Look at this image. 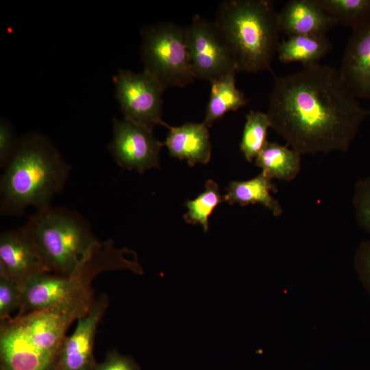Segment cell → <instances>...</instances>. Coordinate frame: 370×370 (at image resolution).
Returning a JSON list of instances; mask_svg holds the SVG:
<instances>
[{
	"mask_svg": "<svg viewBox=\"0 0 370 370\" xmlns=\"http://www.w3.org/2000/svg\"><path fill=\"white\" fill-rule=\"evenodd\" d=\"M267 114L271 128L301 155L347 152L369 116L338 69L319 62L273 73Z\"/></svg>",
	"mask_w": 370,
	"mask_h": 370,
	"instance_id": "1",
	"label": "cell"
},
{
	"mask_svg": "<svg viewBox=\"0 0 370 370\" xmlns=\"http://www.w3.org/2000/svg\"><path fill=\"white\" fill-rule=\"evenodd\" d=\"M93 278L56 304L1 322L0 370H53L66 332L95 298Z\"/></svg>",
	"mask_w": 370,
	"mask_h": 370,
	"instance_id": "2",
	"label": "cell"
},
{
	"mask_svg": "<svg viewBox=\"0 0 370 370\" xmlns=\"http://www.w3.org/2000/svg\"><path fill=\"white\" fill-rule=\"evenodd\" d=\"M0 180V213L21 216L29 206L42 210L64 188L71 166L50 140L29 132L18 147Z\"/></svg>",
	"mask_w": 370,
	"mask_h": 370,
	"instance_id": "3",
	"label": "cell"
},
{
	"mask_svg": "<svg viewBox=\"0 0 370 370\" xmlns=\"http://www.w3.org/2000/svg\"><path fill=\"white\" fill-rule=\"evenodd\" d=\"M278 12L271 0H227L219 4L214 23L238 73L271 71L281 32Z\"/></svg>",
	"mask_w": 370,
	"mask_h": 370,
	"instance_id": "4",
	"label": "cell"
},
{
	"mask_svg": "<svg viewBox=\"0 0 370 370\" xmlns=\"http://www.w3.org/2000/svg\"><path fill=\"white\" fill-rule=\"evenodd\" d=\"M49 272L71 275L97 239L87 220L65 208L50 206L21 227Z\"/></svg>",
	"mask_w": 370,
	"mask_h": 370,
	"instance_id": "5",
	"label": "cell"
},
{
	"mask_svg": "<svg viewBox=\"0 0 370 370\" xmlns=\"http://www.w3.org/2000/svg\"><path fill=\"white\" fill-rule=\"evenodd\" d=\"M140 57L144 69L166 89L184 88L196 79L190 64L186 27L160 22L140 31Z\"/></svg>",
	"mask_w": 370,
	"mask_h": 370,
	"instance_id": "6",
	"label": "cell"
},
{
	"mask_svg": "<svg viewBox=\"0 0 370 370\" xmlns=\"http://www.w3.org/2000/svg\"><path fill=\"white\" fill-rule=\"evenodd\" d=\"M115 94L125 119L153 129L169 125L162 118L165 88L147 70L134 73L119 69L113 77Z\"/></svg>",
	"mask_w": 370,
	"mask_h": 370,
	"instance_id": "7",
	"label": "cell"
},
{
	"mask_svg": "<svg viewBox=\"0 0 370 370\" xmlns=\"http://www.w3.org/2000/svg\"><path fill=\"white\" fill-rule=\"evenodd\" d=\"M186 34L189 61L196 79L211 82L230 72H237L214 22L196 14L186 27Z\"/></svg>",
	"mask_w": 370,
	"mask_h": 370,
	"instance_id": "8",
	"label": "cell"
},
{
	"mask_svg": "<svg viewBox=\"0 0 370 370\" xmlns=\"http://www.w3.org/2000/svg\"><path fill=\"white\" fill-rule=\"evenodd\" d=\"M102 273L101 262L87 254L71 275L48 271L35 275L21 285V298L16 316L49 308L66 297L86 278Z\"/></svg>",
	"mask_w": 370,
	"mask_h": 370,
	"instance_id": "9",
	"label": "cell"
},
{
	"mask_svg": "<svg viewBox=\"0 0 370 370\" xmlns=\"http://www.w3.org/2000/svg\"><path fill=\"white\" fill-rule=\"evenodd\" d=\"M112 131L108 148L119 166L141 174L159 167L164 143L155 138L152 130L125 118L114 117Z\"/></svg>",
	"mask_w": 370,
	"mask_h": 370,
	"instance_id": "10",
	"label": "cell"
},
{
	"mask_svg": "<svg viewBox=\"0 0 370 370\" xmlns=\"http://www.w3.org/2000/svg\"><path fill=\"white\" fill-rule=\"evenodd\" d=\"M108 302V295H99L88 312L77 320L74 332L61 345L53 370H94L95 338Z\"/></svg>",
	"mask_w": 370,
	"mask_h": 370,
	"instance_id": "11",
	"label": "cell"
},
{
	"mask_svg": "<svg viewBox=\"0 0 370 370\" xmlns=\"http://www.w3.org/2000/svg\"><path fill=\"white\" fill-rule=\"evenodd\" d=\"M49 272L21 227L0 235V276L20 286L32 276Z\"/></svg>",
	"mask_w": 370,
	"mask_h": 370,
	"instance_id": "12",
	"label": "cell"
},
{
	"mask_svg": "<svg viewBox=\"0 0 370 370\" xmlns=\"http://www.w3.org/2000/svg\"><path fill=\"white\" fill-rule=\"evenodd\" d=\"M338 71L358 99H370V23L352 29Z\"/></svg>",
	"mask_w": 370,
	"mask_h": 370,
	"instance_id": "13",
	"label": "cell"
},
{
	"mask_svg": "<svg viewBox=\"0 0 370 370\" xmlns=\"http://www.w3.org/2000/svg\"><path fill=\"white\" fill-rule=\"evenodd\" d=\"M281 32L295 35H326L336 24L317 0H291L278 12Z\"/></svg>",
	"mask_w": 370,
	"mask_h": 370,
	"instance_id": "14",
	"label": "cell"
},
{
	"mask_svg": "<svg viewBox=\"0 0 370 370\" xmlns=\"http://www.w3.org/2000/svg\"><path fill=\"white\" fill-rule=\"evenodd\" d=\"M164 143L171 157L186 160L193 166L207 164L211 158L212 145L208 127L204 123L187 122L177 127L169 125Z\"/></svg>",
	"mask_w": 370,
	"mask_h": 370,
	"instance_id": "15",
	"label": "cell"
},
{
	"mask_svg": "<svg viewBox=\"0 0 370 370\" xmlns=\"http://www.w3.org/2000/svg\"><path fill=\"white\" fill-rule=\"evenodd\" d=\"M271 180L261 171L259 175L248 180L231 182L226 188L223 201L230 205L238 204L241 206L260 204L275 217H280L283 210L280 202L271 193L277 192Z\"/></svg>",
	"mask_w": 370,
	"mask_h": 370,
	"instance_id": "16",
	"label": "cell"
},
{
	"mask_svg": "<svg viewBox=\"0 0 370 370\" xmlns=\"http://www.w3.org/2000/svg\"><path fill=\"white\" fill-rule=\"evenodd\" d=\"M232 71L210 82L209 99L204 123L208 127L225 114L236 111L248 103L245 94L236 86V74Z\"/></svg>",
	"mask_w": 370,
	"mask_h": 370,
	"instance_id": "17",
	"label": "cell"
},
{
	"mask_svg": "<svg viewBox=\"0 0 370 370\" xmlns=\"http://www.w3.org/2000/svg\"><path fill=\"white\" fill-rule=\"evenodd\" d=\"M332 48L326 35H295L280 42L277 53L282 62H299L304 66L319 63Z\"/></svg>",
	"mask_w": 370,
	"mask_h": 370,
	"instance_id": "18",
	"label": "cell"
},
{
	"mask_svg": "<svg viewBox=\"0 0 370 370\" xmlns=\"http://www.w3.org/2000/svg\"><path fill=\"white\" fill-rule=\"evenodd\" d=\"M301 156L287 146L268 142L254 162L271 179L291 182L301 171Z\"/></svg>",
	"mask_w": 370,
	"mask_h": 370,
	"instance_id": "19",
	"label": "cell"
},
{
	"mask_svg": "<svg viewBox=\"0 0 370 370\" xmlns=\"http://www.w3.org/2000/svg\"><path fill=\"white\" fill-rule=\"evenodd\" d=\"M336 25L354 29L370 23V0H317Z\"/></svg>",
	"mask_w": 370,
	"mask_h": 370,
	"instance_id": "20",
	"label": "cell"
},
{
	"mask_svg": "<svg viewBox=\"0 0 370 370\" xmlns=\"http://www.w3.org/2000/svg\"><path fill=\"white\" fill-rule=\"evenodd\" d=\"M269 128L271 123L267 112L250 110L246 115L239 147L247 162L254 161L267 144Z\"/></svg>",
	"mask_w": 370,
	"mask_h": 370,
	"instance_id": "21",
	"label": "cell"
},
{
	"mask_svg": "<svg viewBox=\"0 0 370 370\" xmlns=\"http://www.w3.org/2000/svg\"><path fill=\"white\" fill-rule=\"evenodd\" d=\"M222 201L223 196L220 193L219 185L213 180H208L201 193L195 199L186 201L188 211L184 214V219L187 223L200 224L204 232H207L209 218Z\"/></svg>",
	"mask_w": 370,
	"mask_h": 370,
	"instance_id": "22",
	"label": "cell"
},
{
	"mask_svg": "<svg viewBox=\"0 0 370 370\" xmlns=\"http://www.w3.org/2000/svg\"><path fill=\"white\" fill-rule=\"evenodd\" d=\"M352 205L357 224L370 234V175L356 182Z\"/></svg>",
	"mask_w": 370,
	"mask_h": 370,
	"instance_id": "23",
	"label": "cell"
},
{
	"mask_svg": "<svg viewBox=\"0 0 370 370\" xmlns=\"http://www.w3.org/2000/svg\"><path fill=\"white\" fill-rule=\"evenodd\" d=\"M21 298V288L10 278L0 276V320L11 318V314L18 310Z\"/></svg>",
	"mask_w": 370,
	"mask_h": 370,
	"instance_id": "24",
	"label": "cell"
},
{
	"mask_svg": "<svg viewBox=\"0 0 370 370\" xmlns=\"http://www.w3.org/2000/svg\"><path fill=\"white\" fill-rule=\"evenodd\" d=\"M19 140L11 123L1 118L0 121V166L4 169L13 156Z\"/></svg>",
	"mask_w": 370,
	"mask_h": 370,
	"instance_id": "25",
	"label": "cell"
},
{
	"mask_svg": "<svg viewBox=\"0 0 370 370\" xmlns=\"http://www.w3.org/2000/svg\"><path fill=\"white\" fill-rule=\"evenodd\" d=\"M354 267L370 296V240L360 242L354 256Z\"/></svg>",
	"mask_w": 370,
	"mask_h": 370,
	"instance_id": "26",
	"label": "cell"
},
{
	"mask_svg": "<svg viewBox=\"0 0 370 370\" xmlns=\"http://www.w3.org/2000/svg\"><path fill=\"white\" fill-rule=\"evenodd\" d=\"M94 370H140V368L132 357L123 356L113 349L108 352L101 362L97 363Z\"/></svg>",
	"mask_w": 370,
	"mask_h": 370,
	"instance_id": "27",
	"label": "cell"
}]
</instances>
